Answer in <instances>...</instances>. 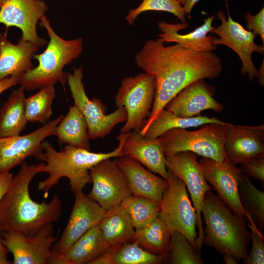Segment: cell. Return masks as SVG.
Listing matches in <instances>:
<instances>
[{"instance_id":"1","label":"cell","mask_w":264,"mask_h":264,"mask_svg":"<svg viewBox=\"0 0 264 264\" xmlns=\"http://www.w3.org/2000/svg\"><path fill=\"white\" fill-rule=\"evenodd\" d=\"M134 61L138 68L155 80L151 113L139 131L143 135L157 115L182 90L198 80L214 79L223 70L220 57L214 52L194 51L177 44L165 46L158 38L146 41Z\"/></svg>"},{"instance_id":"2","label":"cell","mask_w":264,"mask_h":264,"mask_svg":"<svg viewBox=\"0 0 264 264\" xmlns=\"http://www.w3.org/2000/svg\"><path fill=\"white\" fill-rule=\"evenodd\" d=\"M44 162L29 165L25 161L15 176L0 201V222L3 231H15L31 237L62 216V203L57 195L50 202L33 200L29 186L42 173Z\"/></svg>"},{"instance_id":"3","label":"cell","mask_w":264,"mask_h":264,"mask_svg":"<svg viewBox=\"0 0 264 264\" xmlns=\"http://www.w3.org/2000/svg\"><path fill=\"white\" fill-rule=\"evenodd\" d=\"M201 214L203 244L214 248L226 264H237L248 254L249 231L244 217L235 214L212 190L205 195Z\"/></svg>"},{"instance_id":"4","label":"cell","mask_w":264,"mask_h":264,"mask_svg":"<svg viewBox=\"0 0 264 264\" xmlns=\"http://www.w3.org/2000/svg\"><path fill=\"white\" fill-rule=\"evenodd\" d=\"M116 139L119 141L117 147L109 153H93L69 145L57 151L49 142L44 141L42 146L45 163L42 173H47L48 176L39 182L38 189L45 196L61 178L66 177L73 193L83 190L88 184L91 183L89 175L91 167L106 158L123 155V140L120 134Z\"/></svg>"},{"instance_id":"5","label":"cell","mask_w":264,"mask_h":264,"mask_svg":"<svg viewBox=\"0 0 264 264\" xmlns=\"http://www.w3.org/2000/svg\"><path fill=\"white\" fill-rule=\"evenodd\" d=\"M39 23L45 29L49 41L43 52L34 55L33 58L38 62V66L19 78L18 85L26 91L40 89L58 83L65 87L67 73L64 70V67L77 59L83 50L82 38L63 39L55 32L45 15Z\"/></svg>"},{"instance_id":"6","label":"cell","mask_w":264,"mask_h":264,"mask_svg":"<svg viewBox=\"0 0 264 264\" xmlns=\"http://www.w3.org/2000/svg\"><path fill=\"white\" fill-rule=\"evenodd\" d=\"M227 122L209 123L196 131L176 128L161 136L165 156L191 152L219 162H228L224 150Z\"/></svg>"},{"instance_id":"7","label":"cell","mask_w":264,"mask_h":264,"mask_svg":"<svg viewBox=\"0 0 264 264\" xmlns=\"http://www.w3.org/2000/svg\"><path fill=\"white\" fill-rule=\"evenodd\" d=\"M167 170L168 185L162 195L158 217L166 224L171 233L178 231L197 250L196 210L192 205L184 182L170 169Z\"/></svg>"},{"instance_id":"8","label":"cell","mask_w":264,"mask_h":264,"mask_svg":"<svg viewBox=\"0 0 264 264\" xmlns=\"http://www.w3.org/2000/svg\"><path fill=\"white\" fill-rule=\"evenodd\" d=\"M83 68L74 67L72 73H67L69 86L74 105L84 116L88 127L90 139L104 138L118 124L125 122L127 113L124 107L106 114L107 109L98 98L89 99L83 83Z\"/></svg>"},{"instance_id":"9","label":"cell","mask_w":264,"mask_h":264,"mask_svg":"<svg viewBox=\"0 0 264 264\" xmlns=\"http://www.w3.org/2000/svg\"><path fill=\"white\" fill-rule=\"evenodd\" d=\"M155 94L154 77L146 72L124 78L115 97L117 108L124 107L127 113L120 132L139 131L150 113Z\"/></svg>"},{"instance_id":"10","label":"cell","mask_w":264,"mask_h":264,"mask_svg":"<svg viewBox=\"0 0 264 264\" xmlns=\"http://www.w3.org/2000/svg\"><path fill=\"white\" fill-rule=\"evenodd\" d=\"M225 3L228 17L226 19L224 12L221 10L217 12V18L220 21L221 23L216 27H214L210 33L217 34L219 38L213 36L212 43L216 45H225L235 51L242 62V74H247L248 80L253 81L257 77L258 69L252 62V55L254 52L263 54L264 46L256 44V36L232 19L227 0H225Z\"/></svg>"},{"instance_id":"11","label":"cell","mask_w":264,"mask_h":264,"mask_svg":"<svg viewBox=\"0 0 264 264\" xmlns=\"http://www.w3.org/2000/svg\"><path fill=\"white\" fill-rule=\"evenodd\" d=\"M167 168L170 169L184 182L196 210L198 230L196 247L200 253L204 236L201 209L206 192L211 186L205 180L198 159V155L191 152H183L165 156Z\"/></svg>"},{"instance_id":"12","label":"cell","mask_w":264,"mask_h":264,"mask_svg":"<svg viewBox=\"0 0 264 264\" xmlns=\"http://www.w3.org/2000/svg\"><path fill=\"white\" fill-rule=\"evenodd\" d=\"M63 117L60 115L27 134L0 138V174L10 172L29 157L44 161L42 143L47 137L55 135Z\"/></svg>"},{"instance_id":"13","label":"cell","mask_w":264,"mask_h":264,"mask_svg":"<svg viewBox=\"0 0 264 264\" xmlns=\"http://www.w3.org/2000/svg\"><path fill=\"white\" fill-rule=\"evenodd\" d=\"M53 224L29 237L15 231H2V242L13 256L14 264H49L53 244L58 240Z\"/></svg>"},{"instance_id":"14","label":"cell","mask_w":264,"mask_h":264,"mask_svg":"<svg viewBox=\"0 0 264 264\" xmlns=\"http://www.w3.org/2000/svg\"><path fill=\"white\" fill-rule=\"evenodd\" d=\"M111 158L102 160L89 170L92 187L87 196L106 210L132 195L124 173Z\"/></svg>"},{"instance_id":"15","label":"cell","mask_w":264,"mask_h":264,"mask_svg":"<svg viewBox=\"0 0 264 264\" xmlns=\"http://www.w3.org/2000/svg\"><path fill=\"white\" fill-rule=\"evenodd\" d=\"M74 194L75 202L70 216L62 236L52 246L50 259L64 254L87 231L98 225L106 212L96 201L85 195L83 190Z\"/></svg>"},{"instance_id":"16","label":"cell","mask_w":264,"mask_h":264,"mask_svg":"<svg viewBox=\"0 0 264 264\" xmlns=\"http://www.w3.org/2000/svg\"><path fill=\"white\" fill-rule=\"evenodd\" d=\"M0 23L7 28H19L24 40L37 45L44 46L45 39L37 33V25L48 10V7L42 0H6L0 7Z\"/></svg>"},{"instance_id":"17","label":"cell","mask_w":264,"mask_h":264,"mask_svg":"<svg viewBox=\"0 0 264 264\" xmlns=\"http://www.w3.org/2000/svg\"><path fill=\"white\" fill-rule=\"evenodd\" d=\"M206 181L217 196L236 214L245 217L241 204L238 187L242 174L240 169L229 162H219L201 157L198 160Z\"/></svg>"},{"instance_id":"18","label":"cell","mask_w":264,"mask_h":264,"mask_svg":"<svg viewBox=\"0 0 264 264\" xmlns=\"http://www.w3.org/2000/svg\"><path fill=\"white\" fill-rule=\"evenodd\" d=\"M264 125L227 123L224 150L229 162L236 165L264 157Z\"/></svg>"},{"instance_id":"19","label":"cell","mask_w":264,"mask_h":264,"mask_svg":"<svg viewBox=\"0 0 264 264\" xmlns=\"http://www.w3.org/2000/svg\"><path fill=\"white\" fill-rule=\"evenodd\" d=\"M215 92L214 87L204 79L198 80L182 90L165 109L184 118L195 117L207 110L220 113L223 110V106L214 99Z\"/></svg>"},{"instance_id":"20","label":"cell","mask_w":264,"mask_h":264,"mask_svg":"<svg viewBox=\"0 0 264 264\" xmlns=\"http://www.w3.org/2000/svg\"><path fill=\"white\" fill-rule=\"evenodd\" d=\"M123 140L122 153L136 160L154 174L167 180V170L160 137L147 138L139 131L119 133Z\"/></svg>"},{"instance_id":"21","label":"cell","mask_w":264,"mask_h":264,"mask_svg":"<svg viewBox=\"0 0 264 264\" xmlns=\"http://www.w3.org/2000/svg\"><path fill=\"white\" fill-rule=\"evenodd\" d=\"M115 160L124 173L132 195L150 199L160 204L167 180L145 168L133 158L123 155Z\"/></svg>"},{"instance_id":"22","label":"cell","mask_w":264,"mask_h":264,"mask_svg":"<svg viewBox=\"0 0 264 264\" xmlns=\"http://www.w3.org/2000/svg\"><path fill=\"white\" fill-rule=\"evenodd\" d=\"M215 18L214 15L208 17L202 25L186 34H179L178 31L189 26L186 22L173 24L165 21L159 22L158 27L161 33L158 35V38L164 43H175L194 51L214 52L217 50V46L212 43L213 35L207 34L214 27L212 22Z\"/></svg>"},{"instance_id":"23","label":"cell","mask_w":264,"mask_h":264,"mask_svg":"<svg viewBox=\"0 0 264 264\" xmlns=\"http://www.w3.org/2000/svg\"><path fill=\"white\" fill-rule=\"evenodd\" d=\"M39 47L22 38L13 44L5 34L0 33V80L20 77L34 68L32 60Z\"/></svg>"},{"instance_id":"24","label":"cell","mask_w":264,"mask_h":264,"mask_svg":"<svg viewBox=\"0 0 264 264\" xmlns=\"http://www.w3.org/2000/svg\"><path fill=\"white\" fill-rule=\"evenodd\" d=\"M98 224L77 240L63 254L51 258L49 264H89L110 247Z\"/></svg>"},{"instance_id":"25","label":"cell","mask_w":264,"mask_h":264,"mask_svg":"<svg viewBox=\"0 0 264 264\" xmlns=\"http://www.w3.org/2000/svg\"><path fill=\"white\" fill-rule=\"evenodd\" d=\"M55 136L60 144L90 151L87 123L74 105L69 106L67 113L57 125Z\"/></svg>"},{"instance_id":"26","label":"cell","mask_w":264,"mask_h":264,"mask_svg":"<svg viewBox=\"0 0 264 264\" xmlns=\"http://www.w3.org/2000/svg\"><path fill=\"white\" fill-rule=\"evenodd\" d=\"M98 226L110 245L133 241L135 230L128 214L120 204L106 210Z\"/></svg>"},{"instance_id":"27","label":"cell","mask_w":264,"mask_h":264,"mask_svg":"<svg viewBox=\"0 0 264 264\" xmlns=\"http://www.w3.org/2000/svg\"><path fill=\"white\" fill-rule=\"evenodd\" d=\"M24 89L13 90L0 109V138L20 135L27 123L25 116Z\"/></svg>"},{"instance_id":"28","label":"cell","mask_w":264,"mask_h":264,"mask_svg":"<svg viewBox=\"0 0 264 264\" xmlns=\"http://www.w3.org/2000/svg\"><path fill=\"white\" fill-rule=\"evenodd\" d=\"M225 123L214 116L209 117L207 115H199L190 118L181 117L164 108L149 125L144 136L149 138H156L160 137L165 132L174 129H186L209 123Z\"/></svg>"},{"instance_id":"29","label":"cell","mask_w":264,"mask_h":264,"mask_svg":"<svg viewBox=\"0 0 264 264\" xmlns=\"http://www.w3.org/2000/svg\"><path fill=\"white\" fill-rule=\"evenodd\" d=\"M171 234L166 224L157 217L147 226L135 229L132 242H137L151 253L165 255Z\"/></svg>"},{"instance_id":"30","label":"cell","mask_w":264,"mask_h":264,"mask_svg":"<svg viewBox=\"0 0 264 264\" xmlns=\"http://www.w3.org/2000/svg\"><path fill=\"white\" fill-rule=\"evenodd\" d=\"M239 195L241 204L257 227L264 228V192L257 188L250 177L242 174L239 182Z\"/></svg>"},{"instance_id":"31","label":"cell","mask_w":264,"mask_h":264,"mask_svg":"<svg viewBox=\"0 0 264 264\" xmlns=\"http://www.w3.org/2000/svg\"><path fill=\"white\" fill-rule=\"evenodd\" d=\"M55 97L54 85H50L25 98V116L27 122H38L44 125L50 121L53 113L52 103Z\"/></svg>"},{"instance_id":"32","label":"cell","mask_w":264,"mask_h":264,"mask_svg":"<svg viewBox=\"0 0 264 264\" xmlns=\"http://www.w3.org/2000/svg\"><path fill=\"white\" fill-rule=\"evenodd\" d=\"M128 214L134 229L142 228L158 217L160 204L148 198L132 195L120 204Z\"/></svg>"},{"instance_id":"33","label":"cell","mask_w":264,"mask_h":264,"mask_svg":"<svg viewBox=\"0 0 264 264\" xmlns=\"http://www.w3.org/2000/svg\"><path fill=\"white\" fill-rule=\"evenodd\" d=\"M200 254L185 236L175 231L171 232L164 262L172 264H203Z\"/></svg>"},{"instance_id":"34","label":"cell","mask_w":264,"mask_h":264,"mask_svg":"<svg viewBox=\"0 0 264 264\" xmlns=\"http://www.w3.org/2000/svg\"><path fill=\"white\" fill-rule=\"evenodd\" d=\"M150 11L168 12L173 14L182 23L186 22V16L178 0H142L137 7L129 10L125 19L130 25H132L139 15Z\"/></svg>"},{"instance_id":"35","label":"cell","mask_w":264,"mask_h":264,"mask_svg":"<svg viewBox=\"0 0 264 264\" xmlns=\"http://www.w3.org/2000/svg\"><path fill=\"white\" fill-rule=\"evenodd\" d=\"M165 255L143 249L135 242L123 244L116 252L113 264H156L164 261Z\"/></svg>"},{"instance_id":"36","label":"cell","mask_w":264,"mask_h":264,"mask_svg":"<svg viewBox=\"0 0 264 264\" xmlns=\"http://www.w3.org/2000/svg\"><path fill=\"white\" fill-rule=\"evenodd\" d=\"M249 221L246 223L249 228V237L252 243V247L243 262L246 264H264V238L262 231L254 224L250 216L245 213Z\"/></svg>"},{"instance_id":"37","label":"cell","mask_w":264,"mask_h":264,"mask_svg":"<svg viewBox=\"0 0 264 264\" xmlns=\"http://www.w3.org/2000/svg\"><path fill=\"white\" fill-rule=\"evenodd\" d=\"M242 174L259 181L264 185V157L240 164L239 168Z\"/></svg>"},{"instance_id":"38","label":"cell","mask_w":264,"mask_h":264,"mask_svg":"<svg viewBox=\"0 0 264 264\" xmlns=\"http://www.w3.org/2000/svg\"><path fill=\"white\" fill-rule=\"evenodd\" d=\"M244 18L246 22L247 30L251 31L255 36L259 35L264 46V8L255 15L250 12H246Z\"/></svg>"},{"instance_id":"39","label":"cell","mask_w":264,"mask_h":264,"mask_svg":"<svg viewBox=\"0 0 264 264\" xmlns=\"http://www.w3.org/2000/svg\"><path fill=\"white\" fill-rule=\"evenodd\" d=\"M122 245H110L107 250L89 264H113L114 257Z\"/></svg>"},{"instance_id":"40","label":"cell","mask_w":264,"mask_h":264,"mask_svg":"<svg viewBox=\"0 0 264 264\" xmlns=\"http://www.w3.org/2000/svg\"><path fill=\"white\" fill-rule=\"evenodd\" d=\"M13 176L10 172L0 174V201L7 192Z\"/></svg>"},{"instance_id":"41","label":"cell","mask_w":264,"mask_h":264,"mask_svg":"<svg viewBox=\"0 0 264 264\" xmlns=\"http://www.w3.org/2000/svg\"><path fill=\"white\" fill-rule=\"evenodd\" d=\"M19 78L12 76L0 80V94L8 88L18 85Z\"/></svg>"},{"instance_id":"42","label":"cell","mask_w":264,"mask_h":264,"mask_svg":"<svg viewBox=\"0 0 264 264\" xmlns=\"http://www.w3.org/2000/svg\"><path fill=\"white\" fill-rule=\"evenodd\" d=\"M2 229L0 222V264H11L7 259L8 250L4 245L2 242Z\"/></svg>"},{"instance_id":"43","label":"cell","mask_w":264,"mask_h":264,"mask_svg":"<svg viewBox=\"0 0 264 264\" xmlns=\"http://www.w3.org/2000/svg\"><path fill=\"white\" fill-rule=\"evenodd\" d=\"M184 9L186 16L191 18L190 14L195 5L200 0H178Z\"/></svg>"},{"instance_id":"44","label":"cell","mask_w":264,"mask_h":264,"mask_svg":"<svg viewBox=\"0 0 264 264\" xmlns=\"http://www.w3.org/2000/svg\"><path fill=\"white\" fill-rule=\"evenodd\" d=\"M264 63H263V65H262L261 68L258 70L257 78H258V82L259 84L262 86L264 87Z\"/></svg>"},{"instance_id":"45","label":"cell","mask_w":264,"mask_h":264,"mask_svg":"<svg viewBox=\"0 0 264 264\" xmlns=\"http://www.w3.org/2000/svg\"><path fill=\"white\" fill-rule=\"evenodd\" d=\"M6 0H0V7L2 5Z\"/></svg>"}]
</instances>
